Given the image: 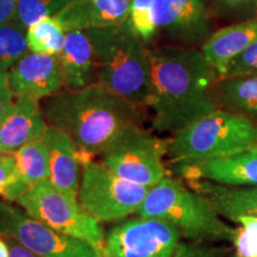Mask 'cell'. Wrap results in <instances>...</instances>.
Returning a JSON list of instances; mask_svg holds the SVG:
<instances>
[{"label":"cell","mask_w":257,"mask_h":257,"mask_svg":"<svg viewBox=\"0 0 257 257\" xmlns=\"http://www.w3.org/2000/svg\"><path fill=\"white\" fill-rule=\"evenodd\" d=\"M133 0H70L55 17L66 32L113 27L130 18Z\"/></svg>","instance_id":"5bb4252c"},{"label":"cell","mask_w":257,"mask_h":257,"mask_svg":"<svg viewBox=\"0 0 257 257\" xmlns=\"http://www.w3.org/2000/svg\"><path fill=\"white\" fill-rule=\"evenodd\" d=\"M17 95L12 91L9 81V70H0V121L12 110Z\"/></svg>","instance_id":"f546056e"},{"label":"cell","mask_w":257,"mask_h":257,"mask_svg":"<svg viewBox=\"0 0 257 257\" xmlns=\"http://www.w3.org/2000/svg\"><path fill=\"white\" fill-rule=\"evenodd\" d=\"M0 257H10L9 243L3 237H0Z\"/></svg>","instance_id":"836d02e7"},{"label":"cell","mask_w":257,"mask_h":257,"mask_svg":"<svg viewBox=\"0 0 257 257\" xmlns=\"http://www.w3.org/2000/svg\"><path fill=\"white\" fill-rule=\"evenodd\" d=\"M66 34L54 17L41 19L27 30L29 50L44 55H60L66 42Z\"/></svg>","instance_id":"7402d4cb"},{"label":"cell","mask_w":257,"mask_h":257,"mask_svg":"<svg viewBox=\"0 0 257 257\" xmlns=\"http://www.w3.org/2000/svg\"><path fill=\"white\" fill-rule=\"evenodd\" d=\"M170 172L185 182L205 180L232 187L257 186V146L233 155L170 162Z\"/></svg>","instance_id":"7c38bea8"},{"label":"cell","mask_w":257,"mask_h":257,"mask_svg":"<svg viewBox=\"0 0 257 257\" xmlns=\"http://www.w3.org/2000/svg\"><path fill=\"white\" fill-rule=\"evenodd\" d=\"M49 147V181L61 191L78 195L81 162L75 143L68 135L49 126L46 134Z\"/></svg>","instance_id":"d6986e66"},{"label":"cell","mask_w":257,"mask_h":257,"mask_svg":"<svg viewBox=\"0 0 257 257\" xmlns=\"http://www.w3.org/2000/svg\"><path fill=\"white\" fill-rule=\"evenodd\" d=\"M70 0H17L15 22L29 29L32 24L48 17H55Z\"/></svg>","instance_id":"cb8c5ba5"},{"label":"cell","mask_w":257,"mask_h":257,"mask_svg":"<svg viewBox=\"0 0 257 257\" xmlns=\"http://www.w3.org/2000/svg\"><path fill=\"white\" fill-rule=\"evenodd\" d=\"M152 72V125L157 133L176 135L218 110L213 88L219 80L201 50L188 47L149 49Z\"/></svg>","instance_id":"6da1fadb"},{"label":"cell","mask_w":257,"mask_h":257,"mask_svg":"<svg viewBox=\"0 0 257 257\" xmlns=\"http://www.w3.org/2000/svg\"><path fill=\"white\" fill-rule=\"evenodd\" d=\"M185 184L206 197L224 219L233 223L243 216L257 218V186L232 187L205 180H192Z\"/></svg>","instance_id":"ffe728a7"},{"label":"cell","mask_w":257,"mask_h":257,"mask_svg":"<svg viewBox=\"0 0 257 257\" xmlns=\"http://www.w3.org/2000/svg\"><path fill=\"white\" fill-rule=\"evenodd\" d=\"M213 99L218 108L257 123V74L219 79L213 88Z\"/></svg>","instance_id":"44dd1931"},{"label":"cell","mask_w":257,"mask_h":257,"mask_svg":"<svg viewBox=\"0 0 257 257\" xmlns=\"http://www.w3.org/2000/svg\"><path fill=\"white\" fill-rule=\"evenodd\" d=\"M42 110L49 126L72 138L81 165L101 155L125 128L144 118V108L99 82L80 91L62 89L46 99Z\"/></svg>","instance_id":"7a4b0ae2"},{"label":"cell","mask_w":257,"mask_h":257,"mask_svg":"<svg viewBox=\"0 0 257 257\" xmlns=\"http://www.w3.org/2000/svg\"><path fill=\"white\" fill-rule=\"evenodd\" d=\"M149 187L119 178L94 160L81 165L78 198L82 207L100 223H115L135 216Z\"/></svg>","instance_id":"52a82bcc"},{"label":"cell","mask_w":257,"mask_h":257,"mask_svg":"<svg viewBox=\"0 0 257 257\" xmlns=\"http://www.w3.org/2000/svg\"><path fill=\"white\" fill-rule=\"evenodd\" d=\"M231 250L232 248L223 244L198 243L182 239L170 257H226Z\"/></svg>","instance_id":"83f0119b"},{"label":"cell","mask_w":257,"mask_h":257,"mask_svg":"<svg viewBox=\"0 0 257 257\" xmlns=\"http://www.w3.org/2000/svg\"><path fill=\"white\" fill-rule=\"evenodd\" d=\"M226 257H238V256H236V255H234V253L232 252V250H231V252H230L229 255H227Z\"/></svg>","instance_id":"e575fe53"},{"label":"cell","mask_w":257,"mask_h":257,"mask_svg":"<svg viewBox=\"0 0 257 257\" xmlns=\"http://www.w3.org/2000/svg\"><path fill=\"white\" fill-rule=\"evenodd\" d=\"M16 166L15 154H0V198H3L9 180L14 173Z\"/></svg>","instance_id":"4dcf8cb0"},{"label":"cell","mask_w":257,"mask_h":257,"mask_svg":"<svg viewBox=\"0 0 257 257\" xmlns=\"http://www.w3.org/2000/svg\"><path fill=\"white\" fill-rule=\"evenodd\" d=\"M8 240L10 246V257H37L35 253L29 251L27 248H24L22 244L16 242L14 239L5 238Z\"/></svg>","instance_id":"d6a6232c"},{"label":"cell","mask_w":257,"mask_h":257,"mask_svg":"<svg viewBox=\"0 0 257 257\" xmlns=\"http://www.w3.org/2000/svg\"><path fill=\"white\" fill-rule=\"evenodd\" d=\"M210 9L213 17L231 24L257 17V0H213Z\"/></svg>","instance_id":"484cf974"},{"label":"cell","mask_w":257,"mask_h":257,"mask_svg":"<svg viewBox=\"0 0 257 257\" xmlns=\"http://www.w3.org/2000/svg\"><path fill=\"white\" fill-rule=\"evenodd\" d=\"M17 12V0H0V25L14 22Z\"/></svg>","instance_id":"1f68e13d"},{"label":"cell","mask_w":257,"mask_h":257,"mask_svg":"<svg viewBox=\"0 0 257 257\" xmlns=\"http://www.w3.org/2000/svg\"><path fill=\"white\" fill-rule=\"evenodd\" d=\"M182 240L178 229L155 218L128 217L105 232L102 257H170Z\"/></svg>","instance_id":"30bf717a"},{"label":"cell","mask_w":257,"mask_h":257,"mask_svg":"<svg viewBox=\"0 0 257 257\" xmlns=\"http://www.w3.org/2000/svg\"><path fill=\"white\" fill-rule=\"evenodd\" d=\"M86 34L94 48L98 82L138 107H149V49L130 18L113 27L91 29Z\"/></svg>","instance_id":"3957f363"},{"label":"cell","mask_w":257,"mask_h":257,"mask_svg":"<svg viewBox=\"0 0 257 257\" xmlns=\"http://www.w3.org/2000/svg\"><path fill=\"white\" fill-rule=\"evenodd\" d=\"M9 81L17 96L46 100L63 88L60 57L29 51L9 70Z\"/></svg>","instance_id":"4fadbf2b"},{"label":"cell","mask_w":257,"mask_h":257,"mask_svg":"<svg viewBox=\"0 0 257 257\" xmlns=\"http://www.w3.org/2000/svg\"><path fill=\"white\" fill-rule=\"evenodd\" d=\"M40 102L29 96H17L12 110L0 121V154H15L47 133L49 124Z\"/></svg>","instance_id":"9a60e30c"},{"label":"cell","mask_w":257,"mask_h":257,"mask_svg":"<svg viewBox=\"0 0 257 257\" xmlns=\"http://www.w3.org/2000/svg\"><path fill=\"white\" fill-rule=\"evenodd\" d=\"M63 89L80 91L98 82L94 48L86 31H68L60 53Z\"/></svg>","instance_id":"e0dca14e"},{"label":"cell","mask_w":257,"mask_h":257,"mask_svg":"<svg viewBox=\"0 0 257 257\" xmlns=\"http://www.w3.org/2000/svg\"><path fill=\"white\" fill-rule=\"evenodd\" d=\"M168 142L135 124L121 133L101 154V165L119 178L153 187L168 175L165 157Z\"/></svg>","instance_id":"ba28073f"},{"label":"cell","mask_w":257,"mask_h":257,"mask_svg":"<svg viewBox=\"0 0 257 257\" xmlns=\"http://www.w3.org/2000/svg\"><path fill=\"white\" fill-rule=\"evenodd\" d=\"M211 9L205 0H155L156 34L176 47H201L213 34Z\"/></svg>","instance_id":"8fae6325"},{"label":"cell","mask_w":257,"mask_h":257,"mask_svg":"<svg viewBox=\"0 0 257 257\" xmlns=\"http://www.w3.org/2000/svg\"><path fill=\"white\" fill-rule=\"evenodd\" d=\"M46 134L15 153L16 166L2 199L15 202L29 189L49 180V147Z\"/></svg>","instance_id":"2e32d148"},{"label":"cell","mask_w":257,"mask_h":257,"mask_svg":"<svg viewBox=\"0 0 257 257\" xmlns=\"http://www.w3.org/2000/svg\"><path fill=\"white\" fill-rule=\"evenodd\" d=\"M155 0H133L130 21L144 42L155 37L156 30L153 21V9Z\"/></svg>","instance_id":"4316f807"},{"label":"cell","mask_w":257,"mask_h":257,"mask_svg":"<svg viewBox=\"0 0 257 257\" xmlns=\"http://www.w3.org/2000/svg\"><path fill=\"white\" fill-rule=\"evenodd\" d=\"M233 224L232 252L238 257H257V218L238 217Z\"/></svg>","instance_id":"d4e9b609"},{"label":"cell","mask_w":257,"mask_h":257,"mask_svg":"<svg viewBox=\"0 0 257 257\" xmlns=\"http://www.w3.org/2000/svg\"><path fill=\"white\" fill-rule=\"evenodd\" d=\"M256 40L257 17L214 31L200 50L219 78H223L230 63Z\"/></svg>","instance_id":"ac0fdd59"},{"label":"cell","mask_w":257,"mask_h":257,"mask_svg":"<svg viewBox=\"0 0 257 257\" xmlns=\"http://www.w3.org/2000/svg\"><path fill=\"white\" fill-rule=\"evenodd\" d=\"M257 146V123L244 115L213 111L168 141L170 162L204 160L246 152Z\"/></svg>","instance_id":"5b68a950"},{"label":"cell","mask_w":257,"mask_h":257,"mask_svg":"<svg viewBox=\"0 0 257 257\" xmlns=\"http://www.w3.org/2000/svg\"><path fill=\"white\" fill-rule=\"evenodd\" d=\"M135 216L167 221L189 242L231 244L232 240V225L224 220L206 197L175 176L166 175L150 187Z\"/></svg>","instance_id":"277c9868"},{"label":"cell","mask_w":257,"mask_h":257,"mask_svg":"<svg viewBox=\"0 0 257 257\" xmlns=\"http://www.w3.org/2000/svg\"><path fill=\"white\" fill-rule=\"evenodd\" d=\"M257 74V40L234 59L225 72L224 78L255 75Z\"/></svg>","instance_id":"f1b7e54d"},{"label":"cell","mask_w":257,"mask_h":257,"mask_svg":"<svg viewBox=\"0 0 257 257\" xmlns=\"http://www.w3.org/2000/svg\"><path fill=\"white\" fill-rule=\"evenodd\" d=\"M15 204L51 229L101 250L106 232L102 223L82 207L78 195L61 191L49 180L29 189Z\"/></svg>","instance_id":"8992f818"},{"label":"cell","mask_w":257,"mask_h":257,"mask_svg":"<svg viewBox=\"0 0 257 257\" xmlns=\"http://www.w3.org/2000/svg\"><path fill=\"white\" fill-rule=\"evenodd\" d=\"M0 237L16 240L37 257H102L96 246L51 229L4 199L0 200Z\"/></svg>","instance_id":"9c48e42d"},{"label":"cell","mask_w":257,"mask_h":257,"mask_svg":"<svg viewBox=\"0 0 257 257\" xmlns=\"http://www.w3.org/2000/svg\"><path fill=\"white\" fill-rule=\"evenodd\" d=\"M27 30L15 21L0 25V70H10L30 51Z\"/></svg>","instance_id":"603a6c76"}]
</instances>
